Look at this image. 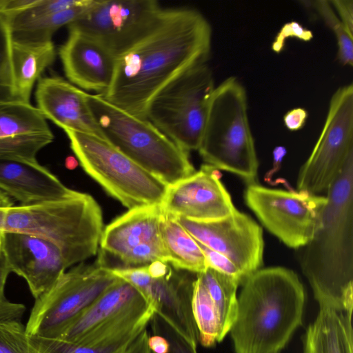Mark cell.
<instances>
[{"mask_svg":"<svg viewBox=\"0 0 353 353\" xmlns=\"http://www.w3.org/2000/svg\"><path fill=\"white\" fill-rule=\"evenodd\" d=\"M175 218L198 243L228 257L246 278L261 268L263 230L248 214L236 210L228 216L209 222Z\"/></svg>","mask_w":353,"mask_h":353,"instance_id":"cell-15","label":"cell"},{"mask_svg":"<svg viewBox=\"0 0 353 353\" xmlns=\"http://www.w3.org/2000/svg\"><path fill=\"white\" fill-rule=\"evenodd\" d=\"M14 205L11 198L0 190V230L3 231V223L6 214Z\"/></svg>","mask_w":353,"mask_h":353,"instance_id":"cell-40","label":"cell"},{"mask_svg":"<svg viewBox=\"0 0 353 353\" xmlns=\"http://www.w3.org/2000/svg\"><path fill=\"white\" fill-rule=\"evenodd\" d=\"M94 2V0H85L79 6L34 17L17 14L4 16L13 42L45 43L52 41L53 34L60 28L68 26L81 17Z\"/></svg>","mask_w":353,"mask_h":353,"instance_id":"cell-26","label":"cell"},{"mask_svg":"<svg viewBox=\"0 0 353 353\" xmlns=\"http://www.w3.org/2000/svg\"><path fill=\"white\" fill-rule=\"evenodd\" d=\"M148 345L152 353H168L170 345L168 340L159 334L149 335Z\"/></svg>","mask_w":353,"mask_h":353,"instance_id":"cell-39","label":"cell"},{"mask_svg":"<svg viewBox=\"0 0 353 353\" xmlns=\"http://www.w3.org/2000/svg\"><path fill=\"white\" fill-rule=\"evenodd\" d=\"M330 3L347 33L353 37V1L332 0Z\"/></svg>","mask_w":353,"mask_h":353,"instance_id":"cell-36","label":"cell"},{"mask_svg":"<svg viewBox=\"0 0 353 353\" xmlns=\"http://www.w3.org/2000/svg\"><path fill=\"white\" fill-rule=\"evenodd\" d=\"M152 306L129 282L119 278L90 305L72 319L55 339L77 343L130 314Z\"/></svg>","mask_w":353,"mask_h":353,"instance_id":"cell-21","label":"cell"},{"mask_svg":"<svg viewBox=\"0 0 353 353\" xmlns=\"http://www.w3.org/2000/svg\"><path fill=\"white\" fill-rule=\"evenodd\" d=\"M314 35L312 32L303 26L297 21L287 22L281 28L274 37L271 48L275 53H280L283 50L288 38H296L303 41H310Z\"/></svg>","mask_w":353,"mask_h":353,"instance_id":"cell-35","label":"cell"},{"mask_svg":"<svg viewBox=\"0 0 353 353\" xmlns=\"http://www.w3.org/2000/svg\"><path fill=\"white\" fill-rule=\"evenodd\" d=\"M150 323L152 334L161 335L168 340L170 345L168 353H197L196 347L157 314L154 313Z\"/></svg>","mask_w":353,"mask_h":353,"instance_id":"cell-32","label":"cell"},{"mask_svg":"<svg viewBox=\"0 0 353 353\" xmlns=\"http://www.w3.org/2000/svg\"><path fill=\"white\" fill-rule=\"evenodd\" d=\"M207 261L208 266L238 280L241 284L247 279L241 270L228 257L212 250L199 243Z\"/></svg>","mask_w":353,"mask_h":353,"instance_id":"cell-34","label":"cell"},{"mask_svg":"<svg viewBox=\"0 0 353 353\" xmlns=\"http://www.w3.org/2000/svg\"><path fill=\"white\" fill-rule=\"evenodd\" d=\"M52 43H20L12 41V64L17 101L30 103L34 83L55 59Z\"/></svg>","mask_w":353,"mask_h":353,"instance_id":"cell-25","label":"cell"},{"mask_svg":"<svg viewBox=\"0 0 353 353\" xmlns=\"http://www.w3.org/2000/svg\"><path fill=\"white\" fill-rule=\"evenodd\" d=\"M352 312L320 306L303 336V353H353Z\"/></svg>","mask_w":353,"mask_h":353,"instance_id":"cell-24","label":"cell"},{"mask_svg":"<svg viewBox=\"0 0 353 353\" xmlns=\"http://www.w3.org/2000/svg\"><path fill=\"white\" fill-rule=\"evenodd\" d=\"M149 335L145 328L134 339L124 353H152L148 345Z\"/></svg>","mask_w":353,"mask_h":353,"instance_id":"cell-38","label":"cell"},{"mask_svg":"<svg viewBox=\"0 0 353 353\" xmlns=\"http://www.w3.org/2000/svg\"><path fill=\"white\" fill-rule=\"evenodd\" d=\"M83 170L129 210L160 205L168 185L137 164L105 139L65 130Z\"/></svg>","mask_w":353,"mask_h":353,"instance_id":"cell-7","label":"cell"},{"mask_svg":"<svg viewBox=\"0 0 353 353\" xmlns=\"http://www.w3.org/2000/svg\"><path fill=\"white\" fill-rule=\"evenodd\" d=\"M308 113L305 109L293 108L284 114L283 123L289 130L297 131L305 125Z\"/></svg>","mask_w":353,"mask_h":353,"instance_id":"cell-37","label":"cell"},{"mask_svg":"<svg viewBox=\"0 0 353 353\" xmlns=\"http://www.w3.org/2000/svg\"><path fill=\"white\" fill-rule=\"evenodd\" d=\"M244 200L270 232L294 249L303 248L318 232L327 205L325 195L258 183L247 185Z\"/></svg>","mask_w":353,"mask_h":353,"instance_id":"cell-10","label":"cell"},{"mask_svg":"<svg viewBox=\"0 0 353 353\" xmlns=\"http://www.w3.org/2000/svg\"><path fill=\"white\" fill-rule=\"evenodd\" d=\"M12 40L4 15L0 13V101H17L12 64Z\"/></svg>","mask_w":353,"mask_h":353,"instance_id":"cell-30","label":"cell"},{"mask_svg":"<svg viewBox=\"0 0 353 353\" xmlns=\"http://www.w3.org/2000/svg\"><path fill=\"white\" fill-rule=\"evenodd\" d=\"M117 277L135 287L157 314L192 345L196 347L199 334L193 317L192 298L196 274L171 266L168 273L152 278L147 265L110 269Z\"/></svg>","mask_w":353,"mask_h":353,"instance_id":"cell-14","label":"cell"},{"mask_svg":"<svg viewBox=\"0 0 353 353\" xmlns=\"http://www.w3.org/2000/svg\"><path fill=\"white\" fill-rule=\"evenodd\" d=\"M68 30V37L59 50L66 77L84 91L104 94L112 82L116 57L88 35Z\"/></svg>","mask_w":353,"mask_h":353,"instance_id":"cell-19","label":"cell"},{"mask_svg":"<svg viewBox=\"0 0 353 353\" xmlns=\"http://www.w3.org/2000/svg\"><path fill=\"white\" fill-rule=\"evenodd\" d=\"M46 120L30 103L0 101V158L36 160L54 138Z\"/></svg>","mask_w":353,"mask_h":353,"instance_id":"cell-20","label":"cell"},{"mask_svg":"<svg viewBox=\"0 0 353 353\" xmlns=\"http://www.w3.org/2000/svg\"><path fill=\"white\" fill-rule=\"evenodd\" d=\"M0 353H43L20 321L0 322Z\"/></svg>","mask_w":353,"mask_h":353,"instance_id":"cell-31","label":"cell"},{"mask_svg":"<svg viewBox=\"0 0 353 353\" xmlns=\"http://www.w3.org/2000/svg\"><path fill=\"white\" fill-rule=\"evenodd\" d=\"M3 234H4V231L0 230V254L2 252Z\"/></svg>","mask_w":353,"mask_h":353,"instance_id":"cell-41","label":"cell"},{"mask_svg":"<svg viewBox=\"0 0 353 353\" xmlns=\"http://www.w3.org/2000/svg\"><path fill=\"white\" fill-rule=\"evenodd\" d=\"M205 164L257 183L259 161L244 87L234 77L215 87L198 148Z\"/></svg>","mask_w":353,"mask_h":353,"instance_id":"cell-5","label":"cell"},{"mask_svg":"<svg viewBox=\"0 0 353 353\" xmlns=\"http://www.w3.org/2000/svg\"><path fill=\"white\" fill-rule=\"evenodd\" d=\"M241 283L210 267L196 274L192 310L199 343L211 347L230 333L237 313V289Z\"/></svg>","mask_w":353,"mask_h":353,"instance_id":"cell-17","label":"cell"},{"mask_svg":"<svg viewBox=\"0 0 353 353\" xmlns=\"http://www.w3.org/2000/svg\"><path fill=\"white\" fill-rule=\"evenodd\" d=\"M2 252L10 272L26 281L35 299L69 268L54 244L30 234L4 232Z\"/></svg>","mask_w":353,"mask_h":353,"instance_id":"cell-18","label":"cell"},{"mask_svg":"<svg viewBox=\"0 0 353 353\" xmlns=\"http://www.w3.org/2000/svg\"><path fill=\"white\" fill-rule=\"evenodd\" d=\"M152 317L145 318L127 329L105 337L74 344L55 339L29 336L43 353H124L146 328Z\"/></svg>","mask_w":353,"mask_h":353,"instance_id":"cell-28","label":"cell"},{"mask_svg":"<svg viewBox=\"0 0 353 353\" xmlns=\"http://www.w3.org/2000/svg\"><path fill=\"white\" fill-rule=\"evenodd\" d=\"M118 279L98 259L93 263H80L65 271L35 299L25 326L26 333L30 336L56 339Z\"/></svg>","mask_w":353,"mask_h":353,"instance_id":"cell-9","label":"cell"},{"mask_svg":"<svg viewBox=\"0 0 353 353\" xmlns=\"http://www.w3.org/2000/svg\"><path fill=\"white\" fill-rule=\"evenodd\" d=\"M103 230L101 209L90 194L77 192L63 199L12 206L4 232L44 239L62 252L69 268L97 253Z\"/></svg>","mask_w":353,"mask_h":353,"instance_id":"cell-4","label":"cell"},{"mask_svg":"<svg viewBox=\"0 0 353 353\" xmlns=\"http://www.w3.org/2000/svg\"><path fill=\"white\" fill-rule=\"evenodd\" d=\"M0 190L21 205L63 199L77 192L37 159L9 158H0Z\"/></svg>","mask_w":353,"mask_h":353,"instance_id":"cell-23","label":"cell"},{"mask_svg":"<svg viewBox=\"0 0 353 353\" xmlns=\"http://www.w3.org/2000/svg\"><path fill=\"white\" fill-rule=\"evenodd\" d=\"M351 154H353L352 83L339 88L332 94L321 134L299 171L297 190L325 195Z\"/></svg>","mask_w":353,"mask_h":353,"instance_id":"cell-11","label":"cell"},{"mask_svg":"<svg viewBox=\"0 0 353 353\" xmlns=\"http://www.w3.org/2000/svg\"><path fill=\"white\" fill-rule=\"evenodd\" d=\"M161 8L155 0H94L68 27L92 38L117 57L145 34Z\"/></svg>","mask_w":353,"mask_h":353,"instance_id":"cell-12","label":"cell"},{"mask_svg":"<svg viewBox=\"0 0 353 353\" xmlns=\"http://www.w3.org/2000/svg\"><path fill=\"white\" fill-rule=\"evenodd\" d=\"M230 331L235 353H280L303 323L305 291L283 267L260 268L242 284Z\"/></svg>","mask_w":353,"mask_h":353,"instance_id":"cell-3","label":"cell"},{"mask_svg":"<svg viewBox=\"0 0 353 353\" xmlns=\"http://www.w3.org/2000/svg\"><path fill=\"white\" fill-rule=\"evenodd\" d=\"M10 273V270L1 252L0 254V322L20 321L26 310L25 305L9 301L4 294L6 280Z\"/></svg>","mask_w":353,"mask_h":353,"instance_id":"cell-33","label":"cell"},{"mask_svg":"<svg viewBox=\"0 0 353 353\" xmlns=\"http://www.w3.org/2000/svg\"><path fill=\"white\" fill-rule=\"evenodd\" d=\"M160 232L169 263L174 268L196 274L206 270L208 266L199 243L175 217L161 211Z\"/></svg>","mask_w":353,"mask_h":353,"instance_id":"cell-27","label":"cell"},{"mask_svg":"<svg viewBox=\"0 0 353 353\" xmlns=\"http://www.w3.org/2000/svg\"><path fill=\"white\" fill-rule=\"evenodd\" d=\"M211 44V26L199 11L162 8L145 34L116 57L112 82L101 95L146 118L148 107L160 90L190 68L206 63Z\"/></svg>","mask_w":353,"mask_h":353,"instance_id":"cell-1","label":"cell"},{"mask_svg":"<svg viewBox=\"0 0 353 353\" xmlns=\"http://www.w3.org/2000/svg\"><path fill=\"white\" fill-rule=\"evenodd\" d=\"M220 178L217 169L203 164L192 175L168 185L160 204L161 211L198 222L228 216L237 209Z\"/></svg>","mask_w":353,"mask_h":353,"instance_id":"cell-16","label":"cell"},{"mask_svg":"<svg viewBox=\"0 0 353 353\" xmlns=\"http://www.w3.org/2000/svg\"><path fill=\"white\" fill-rule=\"evenodd\" d=\"M325 196L322 226L302 248L301 267L319 307L352 312L353 154Z\"/></svg>","mask_w":353,"mask_h":353,"instance_id":"cell-2","label":"cell"},{"mask_svg":"<svg viewBox=\"0 0 353 353\" xmlns=\"http://www.w3.org/2000/svg\"><path fill=\"white\" fill-rule=\"evenodd\" d=\"M160 205L129 210L103 228L99 254L121 263L119 268L145 266L156 261L169 263L160 232Z\"/></svg>","mask_w":353,"mask_h":353,"instance_id":"cell-13","label":"cell"},{"mask_svg":"<svg viewBox=\"0 0 353 353\" xmlns=\"http://www.w3.org/2000/svg\"><path fill=\"white\" fill-rule=\"evenodd\" d=\"M87 101L103 138L168 185L196 172L189 152L148 119L126 112L101 94L88 92Z\"/></svg>","mask_w":353,"mask_h":353,"instance_id":"cell-6","label":"cell"},{"mask_svg":"<svg viewBox=\"0 0 353 353\" xmlns=\"http://www.w3.org/2000/svg\"><path fill=\"white\" fill-rule=\"evenodd\" d=\"M308 3L334 34L338 47V61L343 65L352 66L353 37L345 29L330 1L318 0Z\"/></svg>","mask_w":353,"mask_h":353,"instance_id":"cell-29","label":"cell"},{"mask_svg":"<svg viewBox=\"0 0 353 353\" xmlns=\"http://www.w3.org/2000/svg\"><path fill=\"white\" fill-rule=\"evenodd\" d=\"M214 89L206 63L195 65L154 96L146 118L181 149L198 150Z\"/></svg>","mask_w":353,"mask_h":353,"instance_id":"cell-8","label":"cell"},{"mask_svg":"<svg viewBox=\"0 0 353 353\" xmlns=\"http://www.w3.org/2000/svg\"><path fill=\"white\" fill-rule=\"evenodd\" d=\"M87 94L61 77L40 78L35 92L37 108L46 119L64 131L71 130L104 139L88 105Z\"/></svg>","mask_w":353,"mask_h":353,"instance_id":"cell-22","label":"cell"}]
</instances>
